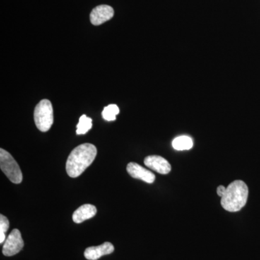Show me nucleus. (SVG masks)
Segmentation results:
<instances>
[{
  "instance_id": "obj_1",
  "label": "nucleus",
  "mask_w": 260,
  "mask_h": 260,
  "mask_svg": "<svg viewBox=\"0 0 260 260\" xmlns=\"http://www.w3.org/2000/svg\"><path fill=\"white\" fill-rule=\"evenodd\" d=\"M97 155V148L90 143H84L72 150L66 162V171L72 178L79 177L91 165Z\"/></svg>"
},
{
  "instance_id": "obj_2",
  "label": "nucleus",
  "mask_w": 260,
  "mask_h": 260,
  "mask_svg": "<svg viewBox=\"0 0 260 260\" xmlns=\"http://www.w3.org/2000/svg\"><path fill=\"white\" fill-rule=\"evenodd\" d=\"M249 189L243 181L236 180L226 187L221 198V206L229 212H237L245 206L247 202Z\"/></svg>"
},
{
  "instance_id": "obj_3",
  "label": "nucleus",
  "mask_w": 260,
  "mask_h": 260,
  "mask_svg": "<svg viewBox=\"0 0 260 260\" xmlns=\"http://www.w3.org/2000/svg\"><path fill=\"white\" fill-rule=\"evenodd\" d=\"M34 121L38 129L43 133L49 131L54 123L52 104L48 99H43L34 110Z\"/></svg>"
},
{
  "instance_id": "obj_4",
  "label": "nucleus",
  "mask_w": 260,
  "mask_h": 260,
  "mask_svg": "<svg viewBox=\"0 0 260 260\" xmlns=\"http://www.w3.org/2000/svg\"><path fill=\"white\" fill-rule=\"evenodd\" d=\"M0 168L7 177L14 184H20L23 181L20 168L11 154L4 149H0Z\"/></svg>"
},
{
  "instance_id": "obj_5",
  "label": "nucleus",
  "mask_w": 260,
  "mask_h": 260,
  "mask_svg": "<svg viewBox=\"0 0 260 260\" xmlns=\"http://www.w3.org/2000/svg\"><path fill=\"white\" fill-rule=\"evenodd\" d=\"M23 246L24 242L20 231L13 229L5 240L3 248V254L6 256H14L23 249Z\"/></svg>"
},
{
  "instance_id": "obj_6",
  "label": "nucleus",
  "mask_w": 260,
  "mask_h": 260,
  "mask_svg": "<svg viewBox=\"0 0 260 260\" xmlns=\"http://www.w3.org/2000/svg\"><path fill=\"white\" fill-rule=\"evenodd\" d=\"M114 11L112 7L107 5H99L90 13V22L94 25H102L114 17Z\"/></svg>"
},
{
  "instance_id": "obj_7",
  "label": "nucleus",
  "mask_w": 260,
  "mask_h": 260,
  "mask_svg": "<svg viewBox=\"0 0 260 260\" xmlns=\"http://www.w3.org/2000/svg\"><path fill=\"white\" fill-rule=\"evenodd\" d=\"M126 171L135 179H140L148 184H152L155 181V174L136 162H131L128 164Z\"/></svg>"
},
{
  "instance_id": "obj_8",
  "label": "nucleus",
  "mask_w": 260,
  "mask_h": 260,
  "mask_svg": "<svg viewBox=\"0 0 260 260\" xmlns=\"http://www.w3.org/2000/svg\"><path fill=\"white\" fill-rule=\"evenodd\" d=\"M145 165L149 169L160 174H168L172 170V167L167 160L159 155H149L145 158Z\"/></svg>"
},
{
  "instance_id": "obj_9",
  "label": "nucleus",
  "mask_w": 260,
  "mask_h": 260,
  "mask_svg": "<svg viewBox=\"0 0 260 260\" xmlns=\"http://www.w3.org/2000/svg\"><path fill=\"white\" fill-rule=\"evenodd\" d=\"M114 246L112 243L105 242L102 245L90 246L85 249L84 256L88 260H97L99 258L114 252Z\"/></svg>"
},
{
  "instance_id": "obj_10",
  "label": "nucleus",
  "mask_w": 260,
  "mask_h": 260,
  "mask_svg": "<svg viewBox=\"0 0 260 260\" xmlns=\"http://www.w3.org/2000/svg\"><path fill=\"white\" fill-rule=\"evenodd\" d=\"M97 213L95 206L90 204H85L75 210L73 215V220L75 223H81L85 220L93 218Z\"/></svg>"
},
{
  "instance_id": "obj_11",
  "label": "nucleus",
  "mask_w": 260,
  "mask_h": 260,
  "mask_svg": "<svg viewBox=\"0 0 260 260\" xmlns=\"http://www.w3.org/2000/svg\"><path fill=\"white\" fill-rule=\"evenodd\" d=\"M173 148L177 150H190L193 147L192 139L189 136L177 137L172 142Z\"/></svg>"
},
{
  "instance_id": "obj_12",
  "label": "nucleus",
  "mask_w": 260,
  "mask_h": 260,
  "mask_svg": "<svg viewBox=\"0 0 260 260\" xmlns=\"http://www.w3.org/2000/svg\"><path fill=\"white\" fill-rule=\"evenodd\" d=\"M93 124H92L91 118L88 117L85 114L80 116L79 122L77 125V135H85L91 129Z\"/></svg>"
},
{
  "instance_id": "obj_13",
  "label": "nucleus",
  "mask_w": 260,
  "mask_h": 260,
  "mask_svg": "<svg viewBox=\"0 0 260 260\" xmlns=\"http://www.w3.org/2000/svg\"><path fill=\"white\" fill-rule=\"evenodd\" d=\"M119 114V109L116 104H110L104 108L102 116L105 120L111 121L116 120V115Z\"/></svg>"
},
{
  "instance_id": "obj_14",
  "label": "nucleus",
  "mask_w": 260,
  "mask_h": 260,
  "mask_svg": "<svg viewBox=\"0 0 260 260\" xmlns=\"http://www.w3.org/2000/svg\"><path fill=\"white\" fill-rule=\"evenodd\" d=\"M9 227V220L7 217L1 214L0 215V244H3L6 240L5 234L8 232Z\"/></svg>"
},
{
  "instance_id": "obj_15",
  "label": "nucleus",
  "mask_w": 260,
  "mask_h": 260,
  "mask_svg": "<svg viewBox=\"0 0 260 260\" xmlns=\"http://www.w3.org/2000/svg\"><path fill=\"white\" fill-rule=\"evenodd\" d=\"M225 191H226V188H225V186L220 185L217 188V194H218V196H220V198L223 196Z\"/></svg>"
}]
</instances>
